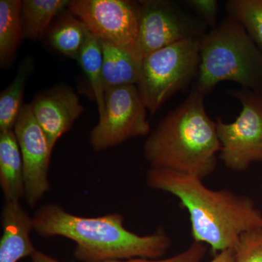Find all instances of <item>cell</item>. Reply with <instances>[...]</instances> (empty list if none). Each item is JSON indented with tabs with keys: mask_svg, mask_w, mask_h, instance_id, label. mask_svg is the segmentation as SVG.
Wrapping results in <instances>:
<instances>
[{
	"mask_svg": "<svg viewBox=\"0 0 262 262\" xmlns=\"http://www.w3.org/2000/svg\"><path fill=\"white\" fill-rule=\"evenodd\" d=\"M146 182L180 200L189 212L194 241L214 252L234 248L245 232L262 229V213L248 196L213 190L201 179L168 169L150 168Z\"/></svg>",
	"mask_w": 262,
	"mask_h": 262,
	"instance_id": "cell-1",
	"label": "cell"
},
{
	"mask_svg": "<svg viewBox=\"0 0 262 262\" xmlns=\"http://www.w3.org/2000/svg\"><path fill=\"white\" fill-rule=\"evenodd\" d=\"M34 231L44 237H63L76 244L74 255L84 262L132 258L158 259L170 247L166 233L160 229L141 236L124 227L120 213L82 217L57 204L44 205L32 217Z\"/></svg>",
	"mask_w": 262,
	"mask_h": 262,
	"instance_id": "cell-2",
	"label": "cell"
},
{
	"mask_svg": "<svg viewBox=\"0 0 262 262\" xmlns=\"http://www.w3.org/2000/svg\"><path fill=\"white\" fill-rule=\"evenodd\" d=\"M205 96L193 86L187 98L150 134L144 155L151 168L168 169L202 180L213 173L221 144L216 123L206 113Z\"/></svg>",
	"mask_w": 262,
	"mask_h": 262,
	"instance_id": "cell-3",
	"label": "cell"
},
{
	"mask_svg": "<svg viewBox=\"0 0 262 262\" xmlns=\"http://www.w3.org/2000/svg\"><path fill=\"white\" fill-rule=\"evenodd\" d=\"M201 65L194 87L204 96L220 82L262 92V51L244 27L227 16L201 39Z\"/></svg>",
	"mask_w": 262,
	"mask_h": 262,
	"instance_id": "cell-4",
	"label": "cell"
},
{
	"mask_svg": "<svg viewBox=\"0 0 262 262\" xmlns=\"http://www.w3.org/2000/svg\"><path fill=\"white\" fill-rule=\"evenodd\" d=\"M201 39H187L143 58L137 86L151 115L198 77L201 65Z\"/></svg>",
	"mask_w": 262,
	"mask_h": 262,
	"instance_id": "cell-5",
	"label": "cell"
},
{
	"mask_svg": "<svg viewBox=\"0 0 262 262\" xmlns=\"http://www.w3.org/2000/svg\"><path fill=\"white\" fill-rule=\"evenodd\" d=\"M229 94L242 105L239 116L227 123L217 119L220 158L225 166L243 171L255 162H262V92L230 89Z\"/></svg>",
	"mask_w": 262,
	"mask_h": 262,
	"instance_id": "cell-6",
	"label": "cell"
},
{
	"mask_svg": "<svg viewBox=\"0 0 262 262\" xmlns=\"http://www.w3.org/2000/svg\"><path fill=\"white\" fill-rule=\"evenodd\" d=\"M140 3L136 55L139 58L187 39H200L207 26L168 0H143Z\"/></svg>",
	"mask_w": 262,
	"mask_h": 262,
	"instance_id": "cell-7",
	"label": "cell"
},
{
	"mask_svg": "<svg viewBox=\"0 0 262 262\" xmlns=\"http://www.w3.org/2000/svg\"><path fill=\"white\" fill-rule=\"evenodd\" d=\"M146 110L136 84L105 91L104 114L90 135L93 149L101 151L131 138L147 136Z\"/></svg>",
	"mask_w": 262,
	"mask_h": 262,
	"instance_id": "cell-8",
	"label": "cell"
},
{
	"mask_svg": "<svg viewBox=\"0 0 262 262\" xmlns=\"http://www.w3.org/2000/svg\"><path fill=\"white\" fill-rule=\"evenodd\" d=\"M69 10L98 39L115 45L137 57L139 1L72 0Z\"/></svg>",
	"mask_w": 262,
	"mask_h": 262,
	"instance_id": "cell-9",
	"label": "cell"
},
{
	"mask_svg": "<svg viewBox=\"0 0 262 262\" xmlns=\"http://www.w3.org/2000/svg\"><path fill=\"white\" fill-rule=\"evenodd\" d=\"M13 130L23 160L24 199L29 206L34 207L49 191L48 170L52 150L33 115L30 103L24 104Z\"/></svg>",
	"mask_w": 262,
	"mask_h": 262,
	"instance_id": "cell-10",
	"label": "cell"
},
{
	"mask_svg": "<svg viewBox=\"0 0 262 262\" xmlns=\"http://www.w3.org/2000/svg\"><path fill=\"white\" fill-rule=\"evenodd\" d=\"M30 105L52 151L58 139L70 130L84 111L78 96L66 86H57L41 93Z\"/></svg>",
	"mask_w": 262,
	"mask_h": 262,
	"instance_id": "cell-11",
	"label": "cell"
},
{
	"mask_svg": "<svg viewBox=\"0 0 262 262\" xmlns=\"http://www.w3.org/2000/svg\"><path fill=\"white\" fill-rule=\"evenodd\" d=\"M3 235L0 241V262H18L32 256L36 248L31 241L33 220L20 201H5L1 215Z\"/></svg>",
	"mask_w": 262,
	"mask_h": 262,
	"instance_id": "cell-12",
	"label": "cell"
},
{
	"mask_svg": "<svg viewBox=\"0 0 262 262\" xmlns=\"http://www.w3.org/2000/svg\"><path fill=\"white\" fill-rule=\"evenodd\" d=\"M0 186L5 201L25 196L23 160L13 130L0 132Z\"/></svg>",
	"mask_w": 262,
	"mask_h": 262,
	"instance_id": "cell-13",
	"label": "cell"
},
{
	"mask_svg": "<svg viewBox=\"0 0 262 262\" xmlns=\"http://www.w3.org/2000/svg\"><path fill=\"white\" fill-rule=\"evenodd\" d=\"M101 41L105 91L120 86L136 85L140 78L142 60L115 45Z\"/></svg>",
	"mask_w": 262,
	"mask_h": 262,
	"instance_id": "cell-14",
	"label": "cell"
},
{
	"mask_svg": "<svg viewBox=\"0 0 262 262\" xmlns=\"http://www.w3.org/2000/svg\"><path fill=\"white\" fill-rule=\"evenodd\" d=\"M90 31L83 22L68 12L51 29L48 39L52 47L61 54L78 61Z\"/></svg>",
	"mask_w": 262,
	"mask_h": 262,
	"instance_id": "cell-15",
	"label": "cell"
},
{
	"mask_svg": "<svg viewBox=\"0 0 262 262\" xmlns=\"http://www.w3.org/2000/svg\"><path fill=\"white\" fill-rule=\"evenodd\" d=\"M22 1H0V64L8 67L14 61L17 48L23 38Z\"/></svg>",
	"mask_w": 262,
	"mask_h": 262,
	"instance_id": "cell-16",
	"label": "cell"
},
{
	"mask_svg": "<svg viewBox=\"0 0 262 262\" xmlns=\"http://www.w3.org/2000/svg\"><path fill=\"white\" fill-rule=\"evenodd\" d=\"M69 0H24L21 6L23 38H42L57 15L70 5Z\"/></svg>",
	"mask_w": 262,
	"mask_h": 262,
	"instance_id": "cell-17",
	"label": "cell"
},
{
	"mask_svg": "<svg viewBox=\"0 0 262 262\" xmlns=\"http://www.w3.org/2000/svg\"><path fill=\"white\" fill-rule=\"evenodd\" d=\"M34 70L32 57H27L21 62L13 82L0 95V131L14 128L23 108V96L26 83Z\"/></svg>",
	"mask_w": 262,
	"mask_h": 262,
	"instance_id": "cell-18",
	"label": "cell"
},
{
	"mask_svg": "<svg viewBox=\"0 0 262 262\" xmlns=\"http://www.w3.org/2000/svg\"><path fill=\"white\" fill-rule=\"evenodd\" d=\"M79 63L92 88L99 118L105 111V90L103 83V50L101 39L90 32L79 57Z\"/></svg>",
	"mask_w": 262,
	"mask_h": 262,
	"instance_id": "cell-19",
	"label": "cell"
},
{
	"mask_svg": "<svg viewBox=\"0 0 262 262\" xmlns=\"http://www.w3.org/2000/svg\"><path fill=\"white\" fill-rule=\"evenodd\" d=\"M228 16L239 22L262 51V0H229Z\"/></svg>",
	"mask_w": 262,
	"mask_h": 262,
	"instance_id": "cell-20",
	"label": "cell"
},
{
	"mask_svg": "<svg viewBox=\"0 0 262 262\" xmlns=\"http://www.w3.org/2000/svg\"><path fill=\"white\" fill-rule=\"evenodd\" d=\"M206 252V246L202 243H194L186 251L176 256L166 258L150 259V258H132L127 260H113L103 262H200ZM31 262H61L56 258L48 256L42 251L36 250L31 256Z\"/></svg>",
	"mask_w": 262,
	"mask_h": 262,
	"instance_id": "cell-21",
	"label": "cell"
},
{
	"mask_svg": "<svg viewBox=\"0 0 262 262\" xmlns=\"http://www.w3.org/2000/svg\"><path fill=\"white\" fill-rule=\"evenodd\" d=\"M234 251L235 262H262V229L243 234Z\"/></svg>",
	"mask_w": 262,
	"mask_h": 262,
	"instance_id": "cell-22",
	"label": "cell"
},
{
	"mask_svg": "<svg viewBox=\"0 0 262 262\" xmlns=\"http://www.w3.org/2000/svg\"><path fill=\"white\" fill-rule=\"evenodd\" d=\"M184 4L196 12L202 18V20L211 29L218 25L219 3L216 0H186Z\"/></svg>",
	"mask_w": 262,
	"mask_h": 262,
	"instance_id": "cell-23",
	"label": "cell"
},
{
	"mask_svg": "<svg viewBox=\"0 0 262 262\" xmlns=\"http://www.w3.org/2000/svg\"><path fill=\"white\" fill-rule=\"evenodd\" d=\"M209 262H235L234 248H228L225 251H221Z\"/></svg>",
	"mask_w": 262,
	"mask_h": 262,
	"instance_id": "cell-24",
	"label": "cell"
}]
</instances>
